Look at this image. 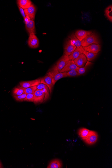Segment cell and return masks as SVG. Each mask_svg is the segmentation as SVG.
Instances as JSON below:
<instances>
[{
  "label": "cell",
  "mask_w": 112,
  "mask_h": 168,
  "mask_svg": "<svg viewBox=\"0 0 112 168\" xmlns=\"http://www.w3.org/2000/svg\"><path fill=\"white\" fill-rule=\"evenodd\" d=\"M100 43L98 36L95 32H93L81 41V46L85 47L92 44H100Z\"/></svg>",
  "instance_id": "1"
},
{
  "label": "cell",
  "mask_w": 112,
  "mask_h": 168,
  "mask_svg": "<svg viewBox=\"0 0 112 168\" xmlns=\"http://www.w3.org/2000/svg\"><path fill=\"white\" fill-rule=\"evenodd\" d=\"M69 61L68 56L65 55H63L50 70L57 71L60 72L68 63Z\"/></svg>",
  "instance_id": "2"
},
{
  "label": "cell",
  "mask_w": 112,
  "mask_h": 168,
  "mask_svg": "<svg viewBox=\"0 0 112 168\" xmlns=\"http://www.w3.org/2000/svg\"><path fill=\"white\" fill-rule=\"evenodd\" d=\"M47 74H49L52 78V82L54 85L59 80L62 78L67 77V73H60L55 71L50 70L48 71Z\"/></svg>",
  "instance_id": "3"
},
{
  "label": "cell",
  "mask_w": 112,
  "mask_h": 168,
  "mask_svg": "<svg viewBox=\"0 0 112 168\" xmlns=\"http://www.w3.org/2000/svg\"><path fill=\"white\" fill-rule=\"evenodd\" d=\"M76 48L73 42L70 39H68L65 45V55L67 56L71 55Z\"/></svg>",
  "instance_id": "4"
},
{
  "label": "cell",
  "mask_w": 112,
  "mask_h": 168,
  "mask_svg": "<svg viewBox=\"0 0 112 168\" xmlns=\"http://www.w3.org/2000/svg\"><path fill=\"white\" fill-rule=\"evenodd\" d=\"M45 94L42 90L37 89L34 93V103L37 104L41 103L44 101Z\"/></svg>",
  "instance_id": "5"
},
{
  "label": "cell",
  "mask_w": 112,
  "mask_h": 168,
  "mask_svg": "<svg viewBox=\"0 0 112 168\" xmlns=\"http://www.w3.org/2000/svg\"><path fill=\"white\" fill-rule=\"evenodd\" d=\"M24 11L27 18L34 21L36 9L34 5L32 4L29 8Z\"/></svg>",
  "instance_id": "6"
},
{
  "label": "cell",
  "mask_w": 112,
  "mask_h": 168,
  "mask_svg": "<svg viewBox=\"0 0 112 168\" xmlns=\"http://www.w3.org/2000/svg\"><path fill=\"white\" fill-rule=\"evenodd\" d=\"M27 43L29 47L32 49H36L39 46L38 39L35 34L29 35Z\"/></svg>",
  "instance_id": "7"
},
{
  "label": "cell",
  "mask_w": 112,
  "mask_h": 168,
  "mask_svg": "<svg viewBox=\"0 0 112 168\" xmlns=\"http://www.w3.org/2000/svg\"><path fill=\"white\" fill-rule=\"evenodd\" d=\"M98 137V133L94 131L93 134L86 138H82V139L87 144L92 145L97 142Z\"/></svg>",
  "instance_id": "8"
},
{
  "label": "cell",
  "mask_w": 112,
  "mask_h": 168,
  "mask_svg": "<svg viewBox=\"0 0 112 168\" xmlns=\"http://www.w3.org/2000/svg\"><path fill=\"white\" fill-rule=\"evenodd\" d=\"M40 83L46 85L49 88L51 94L52 92L53 86L52 82V78L49 74H47L46 76L41 78L40 79Z\"/></svg>",
  "instance_id": "9"
},
{
  "label": "cell",
  "mask_w": 112,
  "mask_h": 168,
  "mask_svg": "<svg viewBox=\"0 0 112 168\" xmlns=\"http://www.w3.org/2000/svg\"><path fill=\"white\" fill-rule=\"evenodd\" d=\"M25 24L26 30L29 35L35 34V26L34 21L29 20L25 22Z\"/></svg>",
  "instance_id": "10"
},
{
  "label": "cell",
  "mask_w": 112,
  "mask_h": 168,
  "mask_svg": "<svg viewBox=\"0 0 112 168\" xmlns=\"http://www.w3.org/2000/svg\"><path fill=\"white\" fill-rule=\"evenodd\" d=\"M83 49L86 52L97 54L101 51V46L100 44H93L88 46L83 47Z\"/></svg>",
  "instance_id": "11"
},
{
  "label": "cell",
  "mask_w": 112,
  "mask_h": 168,
  "mask_svg": "<svg viewBox=\"0 0 112 168\" xmlns=\"http://www.w3.org/2000/svg\"><path fill=\"white\" fill-rule=\"evenodd\" d=\"M74 61L78 67L82 68L84 66L88 61L86 56L84 54H82Z\"/></svg>",
  "instance_id": "12"
},
{
  "label": "cell",
  "mask_w": 112,
  "mask_h": 168,
  "mask_svg": "<svg viewBox=\"0 0 112 168\" xmlns=\"http://www.w3.org/2000/svg\"><path fill=\"white\" fill-rule=\"evenodd\" d=\"M40 83V79H37L28 81H23L20 83L21 87L24 88H26L34 86H37Z\"/></svg>",
  "instance_id": "13"
},
{
  "label": "cell",
  "mask_w": 112,
  "mask_h": 168,
  "mask_svg": "<svg viewBox=\"0 0 112 168\" xmlns=\"http://www.w3.org/2000/svg\"><path fill=\"white\" fill-rule=\"evenodd\" d=\"M93 32L91 31H86L84 30H78L75 32V35L80 41H82L88 35L91 34Z\"/></svg>",
  "instance_id": "14"
},
{
  "label": "cell",
  "mask_w": 112,
  "mask_h": 168,
  "mask_svg": "<svg viewBox=\"0 0 112 168\" xmlns=\"http://www.w3.org/2000/svg\"><path fill=\"white\" fill-rule=\"evenodd\" d=\"M78 67L75 64L74 61L69 60L60 73L66 72L72 70H77Z\"/></svg>",
  "instance_id": "15"
},
{
  "label": "cell",
  "mask_w": 112,
  "mask_h": 168,
  "mask_svg": "<svg viewBox=\"0 0 112 168\" xmlns=\"http://www.w3.org/2000/svg\"><path fill=\"white\" fill-rule=\"evenodd\" d=\"M85 50L82 46L80 48H76L71 55L68 56L69 60L74 61L81 54H84Z\"/></svg>",
  "instance_id": "16"
},
{
  "label": "cell",
  "mask_w": 112,
  "mask_h": 168,
  "mask_svg": "<svg viewBox=\"0 0 112 168\" xmlns=\"http://www.w3.org/2000/svg\"><path fill=\"white\" fill-rule=\"evenodd\" d=\"M94 132V131L90 130L85 128H82L78 130V135L82 139L89 136Z\"/></svg>",
  "instance_id": "17"
},
{
  "label": "cell",
  "mask_w": 112,
  "mask_h": 168,
  "mask_svg": "<svg viewBox=\"0 0 112 168\" xmlns=\"http://www.w3.org/2000/svg\"><path fill=\"white\" fill-rule=\"evenodd\" d=\"M17 3L18 6L23 9H27L32 4V3L30 0H18Z\"/></svg>",
  "instance_id": "18"
},
{
  "label": "cell",
  "mask_w": 112,
  "mask_h": 168,
  "mask_svg": "<svg viewBox=\"0 0 112 168\" xmlns=\"http://www.w3.org/2000/svg\"><path fill=\"white\" fill-rule=\"evenodd\" d=\"M62 163L61 161L58 159H55L50 162L47 167V168H61Z\"/></svg>",
  "instance_id": "19"
},
{
  "label": "cell",
  "mask_w": 112,
  "mask_h": 168,
  "mask_svg": "<svg viewBox=\"0 0 112 168\" xmlns=\"http://www.w3.org/2000/svg\"><path fill=\"white\" fill-rule=\"evenodd\" d=\"M92 64V63L91 62L87 61L84 66L82 68L78 67L77 71L81 75H83L86 73L88 68Z\"/></svg>",
  "instance_id": "20"
},
{
  "label": "cell",
  "mask_w": 112,
  "mask_h": 168,
  "mask_svg": "<svg viewBox=\"0 0 112 168\" xmlns=\"http://www.w3.org/2000/svg\"><path fill=\"white\" fill-rule=\"evenodd\" d=\"M68 37L73 42L76 48H80L82 46L81 42L78 40L75 34L73 33L71 34Z\"/></svg>",
  "instance_id": "21"
},
{
  "label": "cell",
  "mask_w": 112,
  "mask_h": 168,
  "mask_svg": "<svg viewBox=\"0 0 112 168\" xmlns=\"http://www.w3.org/2000/svg\"><path fill=\"white\" fill-rule=\"evenodd\" d=\"M25 88L21 86H18L13 89V95H19L25 94Z\"/></svg>",
  "instance_id": "22"
},
{
  "label": "cell",
  "mask_w": 112,
  "mask_h": 168,
  "mask_svg": "<svg viewBox=\"0 0 112 168\" xmlns=\"http://www.w3.org/2000/svg\"><path fill=\"white\" fill-rule=\"evenodd\" d=\"M84 54L86 56L87 61L90 62L93 61L98 55V53H94L92 52H86L85 51Z\"/></svg>",
  "instance_id": "23"
},
{
  "label": "cell",
  "mask_w": 112,
  "mask_h": 168,
  "mask_svg": "<svg viewBox=\"0 0 112 168\" xmlns=\"http://www.w3.org/2000/svg\"><path fill=\"white\" fill-rule=\"evenodd\" d=\"M105 14L108 19L111 22H112V5L109 6L105 9Z\"/></svg>",
  "instance_id": "24"
},
{
  "label": "cell",
  "mask_w": 112,
  "mask_h": 168,
  "mask_svg": "<svg viewBox=\"0 0 112 168\" xmlns=\"http://www.w3.org/2000/svg\"><path fill=\"white\" fill-rule=\"evenodd\" d=\"M41 90L45 93V96L44 101H46L47 100H48V98H49L50 97V92L49 89V88H48V87L46 85L45 86L44 88L43 89H42Z\"/></svg>",
  "instance_id": "25"
},
{
  "label": "cell",
  "mask_w": 112,
  "mask_h": 168,
  "mask_svg": "<svg viewBox=\"0 0 112 168\" xmlns=\"http://www.w3.org/2000/svg\"><path fill=\"white\" fill-rule=\"evenodd\" d=\"M37 89V86H34L25 88L26 94H34V92Z\"/></svg>",
  "instance_id": "26"
},
{
  "label": "cell",
  "mask_w": 112,
  "mask_h": 168,
  "mask_svg": "<svg viewBox=\"0 0 112 168\" xmlns=\"http://www.w3.org/2000/svg\"><path fill=\"white\" fill-rule=\"evenodd\" d=\"M81 75L78 73L76 70H72L68 72L67 76L68 77H74L80 76Z\"/></svg>",
  "instance_id": "27"
},
{
  "label": "cell",
  "mask_w": 112,
  "mask_h": 168,
  "mask_svg": "<svg viewBox=\"0 0 112 168\" xmlns=\"http://www.w3.org/2000/svg\"><path fill=\"white\" fill-rule=\"evenodd\" d=\"M27 94H24L19 95H13L15 100L18 101L22 102L24 101L26 97Z\"/></svg>",
  "instance_id": "28"
},
{
  "label": "cell",
  "mask_w": 112,
  "mask_h": 168,
  "mask_svg": "<svg viewBox=\"0 0 112 168\" xmlns=\"http://www.w3.org/2000/svg\"><path fill=\"white\" fill-rule=\"evenodd\" d=\"M34 94H27L24 101L29 102H34Z\"/></svg>",
  "instance_id": "29"
},
{
  "label": "cell",
  "mask_w": 112,
  "mask_h": 168,
  "mask_svg": "<svg viewBox=\"0 0 112 168\" xmlns=\"http://www.w3.org/2000/svg\"><path fill=\"white\" fill-rule=\"evenodd\" d=\"M18 8H19L20 12L23 17L24 19H25L26 17V16L25 12H24V10L22 8L19 6H18Z\"/></svg>",
  "instance_id": "30"
},
{
  "label": "cell",
  "mask_w": 112,
  "mask_h": 168,
  "mask_svg": "<svg viewBox=\"0 0 112 168\" xmlns=\"http://www.w3.org/2000/svg\"><path fill=\"white\" fill-rule=\"evenodd\" d=\"M2 165L1 163H0V168H2Z\"/></svg>",
  "instance_id": "31"
}]
</instances>
